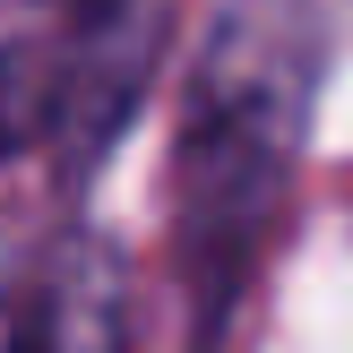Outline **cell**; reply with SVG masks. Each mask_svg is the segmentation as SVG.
<instances>
[{"label": "cell", "mask_w": 353, "mask_h": 353, "mask_svg": "<svg viewBox=\"0 0 353 353\" xmlns=\"http://www.w3.org/2000/svg\"><path fill=\"white\" fill-rule=\"evenodd\" d=\"M310 26L276 17L268 0H233L190 69V112L172 147V224L181 268L199 285V327L224 319L241 268L259 259L293 155L310 130Z\"/></svg>", "instance_id": "cell-1"}, {"label": "cell", "mask_w": 353, "mask_h": 353, "mask_svg": "<svg viewBox=\"0 0 353 353\" xmlns=\"http://www.w3.org/2000/svg\"><path fill=\"white\" fill-rule=\"evenodd\" d=\"M9 353H130V268L112 241H61V259L17 310Z\"/></svg>", "instance_id": "cell-2"}, {"label": "cell", "mask_w": 353, "mask_h": 353, "mask_svg": "<svg viewBox=\"0 0 353 353\" xmlns=\"http://www.w3.org/2000/svg\"><path fill=\"white\" fill-rule=\"evenodd\" d=\"M61 112H69V43H34V34L0 43V164L61 138Z\"/></svg>", "instance_id": "cell-3"}]
</instances>
